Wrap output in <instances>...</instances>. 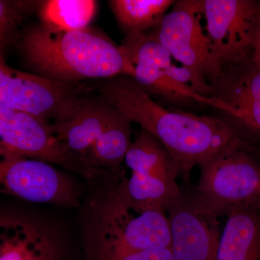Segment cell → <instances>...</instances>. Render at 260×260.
<instances>
[{"mask_svg": "<svg viewBox=\"0 0 260 260\" xmlns=\"http://www.w3.org/2000/svg\"><path fill=\"white\" fill-rule=\"evenodd\" d=\"M0 154L36 159L82 174L53 134L49 123L1 104Z\"/></svg>", "mask_w": 260, "mask_h": 260, "instance_id": "10", "label": "cell"}, {"mask_svg": "<svg viewBox=\"0 0 260 260\" xmlns=\"http://www.w3.org/2000/svg\"><path fill=\"white\" fill-rule=\"evenodd\" d=\"M257 210H258V213H259V216H260V191H259V200H258V203H257Z\"/></svg>", "mask_w": 260, "mask_h": 260, "instance_id": "21", "label": "cell"}, {"mask_svg": "<svg viewBox=\"0 0 260 260\" xmlns=\"http://www.w3.org/2000/svg\"><path fill=\"white\" fill-rule=\"evenodd\" d=\"M201 0L176 1L158 26L147 32L173 59L200 79L213 83L221 73L205 32Z\"/></svg>", "mask_w": 260, "mask_h": 260, "instance_id": "6", "label": "cell"}, {"mask_svg": "<svg viewBox=\"0 0 260 260\" xmlns=\"http://www.w3.org/2000/svg\"><path fill=\"white\" fill-rule=\"evenodd\" d=\"M23 260H66L64 246L57 233L46 224Z\"/></svg>", "mask_w": 260, "mask_h": 260, "instance_id": "17", "label": "cell"}, {"mask_svg": "<svg viewBox=\"0 0 260 260\" xmlns=\"http://www.w3.org/2000/svg\"><path fill=\"white\" fill-rule=\"evenodd\" d=\"M121 47L133 69L129 78L150 96L174 105L215 107L209 98V84L185 67L174 64L167 49L148 32L126 34Z\"/></svg>", "mask_w": 260, "mask_h": 260, "instance_id": "3", "label": "cell"}, {"mask_svg": "<svg viewBox=\"0 0 260 260\" xmlns=\"http://www.w3.org/2000/svg\"><path fill=\"white\" fill-rule=\"evenodd\" d=\"M119 110L104 97L78 99L70 115L50 124L51 131L84 177L90 170L94 147Z\"/></svg>", "mask_w": 260, "mask_h": 260, "instance_id": "12", "label": "cell"}, {"mask_svg": "<svg viewBox=\"0 0 260 260\" xmlns=\"http://www.w3.org/2000/svg\"><path fill=\"white\" fill-rule=\"evenodd\" d=\"M21 13L17 3L0 0V54L15 37Z\"/></svg>", "mask_w": 260, "mask_h": 260, "instance_id": "18", "label": "cell"}, {"mask_svg": "<svg viewBox=\"0 0 260 260\" xmlns=\"http://www.w3.org/2000/svg\"><path fill=\"white\" fill-rule=\"evenodd\" d=\"M77 85L57 83L10 68L0 54V104L47 123L69 115L82 96Z\"/></svg>", "mask_w": 260, "mask_h": 260, "instance_id": "8", "label": "cell"}, {"mask_svg": "<svg viewBox=\"0 0 260 260\" xmlns=\"http://www.w3.org/2000/svg\"><path fill=\"white\" fill-rule=\"evenodd\" d=\"M97 90L132 123L156 138L184 175L230 149L251 145L223 119L162 107L125 75L102 80Z\"/></svg>", "mask_w": 260, "mask_h": 260, "instance_id": "1", "label": "cell"}, {"mask_svg": "<svg viewBox=\"0 0 260 260\" xmlns=\"http://www.w3.org/2000/svg\"><path fill=\"white\" fill-rule=\"evenodd\" d=\"M176 1L173 0H112L113 14L126 34H144L158 26Z\"/></svg>", "mask_w": 260, "mask_h": 260, "instance_id": "15", "label": "cell"}, {"mask_svg": "<svg viewBox=\"0 0 260 260\" xmlns=\"http://www.w3.org/2000/svg\"><path fill=\"white\" fill-rule=\"evenodd\" d=\"M0 193L34 203L61 206L79 205L74 182L50 164L0 154Z\"/></svg>", "mask_w": 260, "mask_h": 260, "instance_id": "9", "label": "cell"}, {"mask_svg": "<svg viewBox=\"0 0 260 260\" xmlns=\"http://www.w3.org/2000/svg\"><path fill=\"white\" fill-rule=\"evenodd\" d=\"M20 46L36 75L57 83L77 85L133 73L121 45L89 27L67 30L42 23L24 32Z\"/></svg>", "mask_w": 260, "mask_h": 260, "instance_id": "2", "label": "cell"}, {"mask_svg": "<svg viewBox=\"0 0 260 260\" xmlns=\"http://www.w3.org/2000/svg\"><path fill=\"white\" fill-rule=\"evenodd\" d=\"M250 60L260 68V29L251 51Z\"/></svg>", "mask_w": 260, "mask_h": 260, "instance_id": "20", "label": "cell"}, {"mask_svg": "<svg viewBox=\"0 0 260 260\" xmlns=\"http://www.w3.org/2000/svg\"><path fill=\"white\" fill-rule=\"evenodd\" d=\"M109 260H173L170 247L116 256Z\"/></svg>", "mask_w": 260, "mask_h": 260, "instance_id": "19", "label": "cell"}, {"mask_svg": "<svg viewBox=\"0 0 260 260\" xmlns=\"http://www.w3.org/2000/svg\"><path fill=\"white\" fill-rule=\"evenodd\" d=\"M205 32L220 68L250 59L260 29L259 0H201Z\"/></svg>", "mask_w": 260, "mask_h": 260, "instance_id": "7", "label": "cell"}, {"mask_svg": "<svg viewBox=\"0 0 260 260\" xmlns=\"http://www.w3.org/2000/svg\"><path fill=\"white\" fill-rule=\"evenodd\" d=\"M166 211L173 260H216L222 232L219 217L182 192Z\"/></svg>", "mask_w": 260, "mask_h": 260, "instance_id": "11", "label": "cell"}, {"mask_svg": "<svg viewBox=\"0 0 260 260\" xmlns=\"http://www.w3.org/2000/svg\"><path fill=\"white\" fill-rule=\"evenodd\" d=\"M255 147L230 149L200 167L201 175L193 198L218 217L237 208H257L260 164Z\"/></svg>", "mask_w": 260, "mask_h": 260, "instance_id": "4", "label": "cell"}, {"mask_svg": "<svg viewBox=\"0 0 260 260\" xmlns=\"http://www.w3.org/2000/svg\"><path fill=\"white\" fill-rule=\"evenodd\" d=\"M259 3H260V0H259Z\"/></svg>", "mask_w": 260, "mask_h": 260, "instance_id": "22", "label": "cell"}, {"mask_svg": "<svg viewBox=\"0 0 260 260\" xmlns=\"http://www.w3.org/2000/svg\"><path fill=\"white\" fill-rule=\"evenodd\" d=\"M96 10L93 0H49L41 3L39 14L48 26L78 30L88 28Z\"/></svg>", "mask_w": 260, "mask_h": 260, "instance_id": "16", "label": "cell"}, {"mask_svg": "<svg viewBox=\"0 0 260 260\" xmlns=\"http://www.w3.org/2000/svg\"><path fill=\"white\" fill-rule=\"evenodd\" d=\"M210 86L215 109L260 138V68L250 59L228 65Z\"/></svg>", "mask_w": 260, "mask_h": 260, "instance_id": "13", "label": "cell"}, {"mask_svg": "<svg viewBox=\"0 0 260 260\" xmlns=\"http://www.w3.org/2000/svg\"><path fill=\"white\" fill-rule=\"evenodd\" d=\"M226 216L216 260H260V216L257 208H237Z\"/></svg>", "mask_w": 260, "mask_h": 260, "instance_id": "14", "label": "cell"}, {"mask_svg": "<svg viewBox=\"0 0 260 260\" xmlns=\"http://www.w3.org/2000/svg\"><path fill=\"white\" fill-rule=\"evenodd\" d=\"M131 170L124 176L128 197L140 205L166 211L181 193L177 183L179 174L172 155L153 135L141 129L124 158Z\"/></svg>", "mask_w": 260, "mask_h": 260, "instance_id": "5", "label": "cell"}]
</instances>
